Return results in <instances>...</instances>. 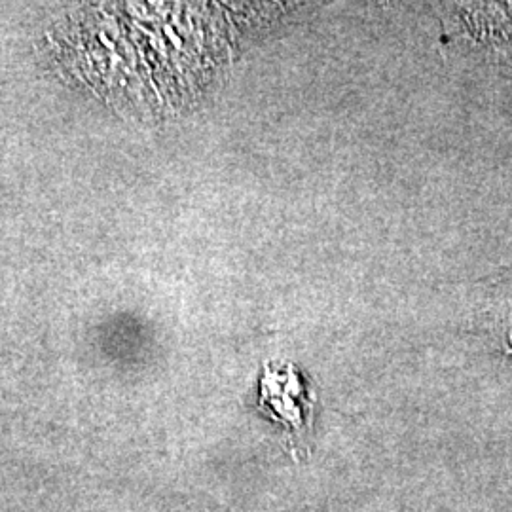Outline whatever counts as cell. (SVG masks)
<instances>
[{
    "label": "cell",
    "instance_id": "cell-1",
    "mask_svg": "<svg viewBox=\"0 0 512 512\" xmlns=\"http://www.w3.org/2000/svg\"><path fill=\"white\" fill-rule=\"evenodd\" d=\"M439 8L448 46L512 74V2H458Z\"/></svg>",
    "mask_w": 512,
    "mask_h": 512
},
{
    "label": "cell",
    "instance_id": "cell-2",
    "mask_svg": "<svg viewBox=\"0 0 512 512\" xmlns=\"http://www.w3.org/2000/svg\"><path fill=\"white\" fill-rule=\"evenodd\" d=\"M505 353L512 355V311L507 321V330H505Z\"/></svg>",
    "mask_w": 512,
    "mask_h": 512
}]
</instances>
